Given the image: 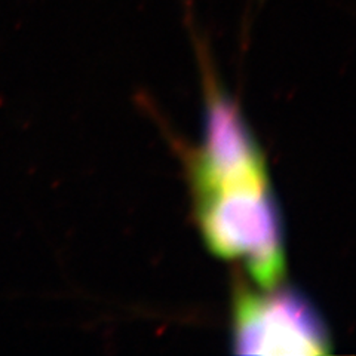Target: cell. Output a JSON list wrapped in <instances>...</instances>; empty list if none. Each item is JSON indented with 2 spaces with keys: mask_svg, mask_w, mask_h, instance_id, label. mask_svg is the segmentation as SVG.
Instances as JSON below:
<instances>
[{
  "mask_svg": "<svg viewBox=\"0 0 356 356\" xmlns=\"http://www.w3.org/2000/svg\"><path fill=\"white\" fill-rule=\"evenodd\" d=\"M197 217L208 247L243 260L255 282L275 288L285 272L284 233L269 178L195 186Z\"/></svg>",
  "mask_w": 356,
  "mask_h": 356,
  "instance_id": "1",
  "label": "cell"
},
{
  "mask_svg": "<svg viewBox=\"0 0 356 356\" xmlns=\"http://www.w3.org/2000/svg\"><path fill=\"white\" fill-rule=\"evenodd\" d=\"M232 344L239 355H324L331 350L321 314L291 288L264 294L241 289L233 306Z\"/></svg>",
  "mask_w": 356,
  "mask_h": 356,
  "instance_id": "2",
  "label": "cell"
},
{
  "mask_svg": "<svg viewBox=\"0 0 356 356\" xmlns=\"http://www.w3.org/2000/svg\"><path fill=\"white\" fill-rule=\"evenodd\" d=\"M267 177L261 152L238 108L216 88L208 95L204 146L193 162V184H226Z\"/></svg>",
  "mask_w": 356,
  "mask_h": 356,
  "instance_id": "3",
  "label": "cell"
}]
</instances>
